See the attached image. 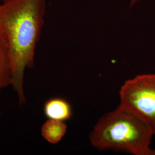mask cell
Here are the masks:
<instances>
[{"instance_id": "cell-1", "label": "cell", "mask_w": 155, "mask_h": 155, "mask_svg": "<svg viewBox=\"0 0 155 155\" xmlns=\"http://www.w3.org/2000/svg\"><path fill=\"white\" fill-rule=\"evenodd\" d=\"M45 0H6L0 3V32L5 40L12 66L13 89L20 105L25 102L24 72L32 68L44 25Z\"/></svg>"}, {"instance_id": "cell-2", "label": "cell", "mask_w": 155, "mask_h": 155, "mask_svg": "<svg viewBox=\"0 0 155 155\" xmlns=\"http://www.w3.org/2000/svg\"><path fill=\"white\" fill-rule=\"evenodd\" d=\"M153 136L139 119L117 107L100 118L89 134V140L94 148L101 150L155 155V150L150 147Z\"/></svg>"}, {"instance_id": "cell-3", "label": "cell", "mask_w": 155, "mask_h": 155, "mask_svg": "<svg viewBox=\"0 0 155 155\" xmlns=\"http://www.w3.org/2000/svg\"><path fill=\"white\" fill-rule=\"evenodd\" d=\"M118 106L136 117L155 135V74H140L126 81Z\"/></svg>"}, {"instance_id": "cell-4", "label": "cell", "mask_w": 155, "mask_h": 155, "mask_svg": "<svg viewBox=\"0 0 155 155\" xmlns=\"http://www.w3.org/2000/svg\"><path fill=\"white\" fill-rule=\"evenodd\" d=\"M45 116L48 119L65 121L71 118V106L61 98H53L47 101L44 106Z\"/></svg>"}, {"instance_id": "cell-5", "label": "cell", "mask_w": 155, "mask_h": 155, "mask_svg": "<svg viewBox=\"0 0 155 155\" xmlns=\"http://www.w3.org/2000/svg\"><path fill=\"white\" fill-rule=\"evenodd\" d=\"M12 84V66L5 40L0 32V93Z\"/></svg>"}, {"instance_id": "cell-6", "label": "cell", "mask_w": 155, "mask_h": 155, "mask_svg": "<svg viewBox=\"0 0 155 155\" xmlns=\"http://www.w3.org/2000/svg\"><path fill=\"white\" fill-rule=\"evenodd\" d=\"M67 126L64 121L48 119L41 127L42 137L50 144L59 143L65 136Z\"/></svg>"}, {"instance_id": "cell-7", "label": "cell", "mask_w": 155, "mask_h": 155, "mask_svg": "<svg viewBox=\"0 0 155 155\" xmlns=\"http://www.w3.org/2000/svg\"><path fill=\"white\" fill-rule=\"evenodd\" d=\"M139 0H131V2H130V6H133L136 2H137Z\"/></svg>"}, {"instance_id": "cell-8", "label": "cell", "mask_w": 155, "mask_h": 155, "mask_svg": "<svg viewBox=\"0 0 155 155\" xmlns=\"http://www.w3.org/2000/svg\"><path fill=\"white\" fill-rule=\"evenodd\" d=\"M1 1H2V0H0V3H1Z\"/></svg>"}, {"instance_id": "cell-9", "label": "cell", "mask_w": 155, "mask_h": 155, "mask_svg": "<svg viewBox=\"0 0 155 155\" xmlns=\"http://www.w3.org/2000/svg\"><path fill=\"white\" fill-rule=\"evenodd\" d=\"M0 115H1V114H0Z\"/></svg>"}]
</instances>
